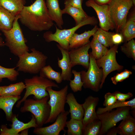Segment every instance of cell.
<instances>
[{"label":"cell","mask_w":135,"mask_h":135,"mask_svg":"<svg viewBox=\"0 0 135 135\" xmlns=\"http://www.w3.org/2000/svg\"><path fill=\"white\" fill-rule=\"evenodd\" d=\"M105 100L103 103V105L107 107L114 104L117 100L113 94L110 92L106 93L104 95Z\"/></svg>","instance_id":"38"},{"label":"cell","mask_w":135,"mask_h":135,"mask_svg":"<svg viewBox=\"0 0 135 135\" xmlns=\"http://www.w3.org/2000/svg\"><path fill=\"white\" fill-rule=\"evenodd\" d=\"M19 18L18 14L16 16L10 29L1 31L5 37V46L8 48L12 53L18 57L29 51L26 44L27 40L18 22Z\"/></svg>","instance_id":"2"},{"label":"cell","mask_w":135,"mask_h":135,"mask_svg":"<svg viewBox=\"0 0 135 135\" xmlns=\"http://www.w3.org/2000/svg\"><path fill=\"white\" fill-rule=\"evenodd\" d=\"M46 4L50 17L58 28L62 29L64 24L63 14L60 7L58 0H46Z\"/></svg>","instance_id":"19"},{"label":"cell","mask_w":135,"mask_h":135,"mask_svg":"<svg viewBox=\"0 0 135 135\" xmlns=\"http://www.w3.org/2000/svg\"><path fill=\"white\" fill-rule=\"evenodd\" d=\"M89 64L88 70L80 72L82 81L84 82L83 87L90 89L95 92L100 89L103 76L102 69L98 66L96 60L91 52L89 54Z\"/></svg>","instance_id":"9"},{"label":"cell","mask_w":135,"mask_h":135,"mask_svg":"<svg viewBox=\"0 0 135 135\" xmlns=\"http://www.w3.org/2000/svg\"><path fill=\"white\" fill-rule=\"evenodd\" d=\"M12 124L10 128L3 125L0 130V135H19V133L31 128L38 127L36 118L32 114V118L29 122L24 123L18 120L16 116H13L12 120Z\"/></svg>","instance_id":"15"},{"label":"cell","mask_w":135,"mask_h":135,"mask_svg":"<svg viewBox=\"0 0 135 135\" xmlns=\"http://www.w3.org/2000/svg\"><path fill=\"white\" fill-rule=\"evenodd\" d=\"M125 106H130L134 109L135 108V98L128 101L121 102L117 100L114 103L104 108H98L96 112L97 114H99L108 111H110L115 108Z\"/></svg>","instance_id":"32"},{"label":"cell","mask_w":135,"mask_h":135,"mask_svg":"<svg viewBox=\"0 0 135 135\" xmlns=\"http://www.w3.org/2000/svg\"><path fill=\"white\" fill-rule=\"evenodd\" d=\"M115 96L117 100L121 102H125L130 98L132 96V94L130 92L126 94L122 93L120 92L116 91L113 93Z\"/></svg>","instance_id":"39"},{"label":"cell","mask_w":135,"mask_h":135,"mask_svg":"<svg viewBox=\"0 0 135 135\" xmlns=\"http://www.w3.org/2000/svg\"><path fill=\"white\" fill-rule=\"evenodd\" d=\"M113 32H109L101 28H98L95 34L93 36L99 42L106 47H111L113 44L112 37Z\"/></svg>","instance_id":"27"},{"label":"cell","mask_w":135,"mask_h":135,"mask_svg":"<svg viewBox=\"0 0 135 135\" xmlns=\"http://www.w3.org/2000/svg\"><path fill=\"white\" fill-rule=\"evenodd\" d=\"M97 4L102 5L108 4L111 0H92Z\"/></svg>","instance_id":"42"},{"label":"cell","mask_w":135,"mask_h":135,"mask_svg":"<svg viewBox=\"0 0 135 135\" xmlns=\"http://www.w3.org/2000/svg\"><path fill=\"white\" fill-rule=\"evenodd\" d=\"M1 34L0 33V47L3 46H5V43L1 37Z\"/></svg>","instance_id":"45"},{"label":"cell","mask_w":135,"mask_h":135,"mask_svg":"<svg viewBox=\"0 0 135 135\" xmlns=\"http://www.w3.org/2000/svg\"><path fill=\"white\" fill-rule=\"evenodd\" d=\"M20 98V96H0V109L4 110L8 120H12L13 116L12 112L13 107Z\"/></svg>","instance_id":"21"},{"label":"cell","mask_w":135,"mask_h":135,"mask_svg":"<svg viewBox=\"0 0 135 135\" xmlns=\"http://www.w3.org/2000/svg\"><path fill=\"white\" fill-rule=\"evenodd\" d=\"M32 52H27L18 57L16 65L18 71L31 74H38L46 66L48 57L42 52L34 48L30 49Z\"/></svg>","instance_id":"6"},{"label":"cell","mask_w":135,"mask_h":135,"mask_svg":"<svg viewBox=\"0 0 135 135\" xmlns=\"http://www.w3.org/2000/svg\"><path fill=\"white\" fill-rule=\"evenodd\" d=\"M66 126L68 129V135H82V130L84 127L82 120L71 118L69 120L66 121Z\"/></svg>","instance_id":"28"},{"label":"cell","mask_w":135,"mask_h":135,"mask_svg":"<svg viewBox=\"0 0 135 135\" xmlns=\"http://www.w3.org/2000/svg\"><path fill=\"white\" fill-rule=\"evenodd\" d=\"M86 5L88 7L92 8L96 12L100 28L107 31L115 29L108 4L100 5L92 0H88L86 2Z\"/></svg>","instance_id":"12"},{"label":"cell","mask_w":135,"mask_h":135,"mask_svg":"<svg viewBox=\"0 0 135 135\" xmlns=\"http://www.w3.org/2000/svg\"><path fill=\"white\" fill-rule=\"evenodd\" d=\"M120 32L123 36V42L134 39L135 37V21L127 20Z\"/></svg>","instance_id":"31"},{"label":"cell","mask_w":135,"mask_h":135,"mask_svg":"<svg viewBox=\"0 0 135 135\" xmlns=\"http://www.w3.org/2000/svg\"><path fill=\"white\" fill-rule=\"evenodd\" d=\"M40 76L60 84L62 80L60 72L54 70L50 65L45 66L40 71Z\"/></svg>","instance_id":"30"},{"label":"cell","mask_w":135,"mask_h":135,"mask_svg":"<svg viewBox=\"0 0 135 135\" xmlns=\"http://www.w3.org/2000/svg\"><path fill=\"white\" fill-rule=\"evenodd\" d=\"M63 14H67L70 15L74 19L76 25L87 18L89 16L84 10L71 6H65L62 10Z\"/></svg>","instance_id":"25"},{"label":"cell","mask_w":135,"mask_h":135,"mask_svg":"<svg viewBox=\"0 0 135 135\" xmlns=\"http://www.w3.org/2000/svg\"><path fill=\"white\" fill-rule=\"evenodd\" d=\"M66 103L70 107L68 112L70 113L71 118L82 120L84 114L82 104H80L77 102L72 93L67 94Z\"/></svg>","instance_id":"20"},{"label":"cell","mask_w":135,"mask_h":135,"mask_svg":"<svg viewBox=\"0 0 135 135\" xmlns=\"http://www.w3.org/2000/svg\"><path fill=\"white\" fill-rule=\"evenodd\" d=\"M122 120L117 127L118 134L121 135H135V119L130 115Z\"/></svg>","instance_id":"22"},{"label":"cell","mask_w":135,"mask_h":135,"mask_svg":"<svg viewBox=\"0 0 135 135\" xmlns=\"http://www.w3.org/2000/svg\"><path fill=\"white\" fill-rule=\"evenodd\" d=\"M133 5H135V0H131Z\"/></svg>","instance_id":"46"},{"label":"cell","mask_w":135,"mask_h":135,"mask_svg":"<svg viewBox=\"0 0 135 135\" xmlns=\"http://www.w3.org/2000/svg\"><path fill=\"white\" fill-rule=\"evenodd\" d=\"M118 45H114L108 50L106 53L99 59L96 60V64L100 68H101L103 76L100 86L101 88L108 75L111 72L115 70H122L123 66L117 62L116 58L118 52Z\"/></svg>","instance_id":"11"},{"label":"cell","mask_w":135,"mask_h":135,"mask_svg":"<svg viewBox=\"0 0 135 135\" xmlns=\"http://www.w3.org/2000/svg\"><path fill=\"white\" fill-rule=\"evenodd\" d=\"M3 86H0V96L1 92Z\"/></svg>","instance_id":"47"},{"label":"cell","mask_w":135,"mask_h":135,"mask_svg":"<svg viewBox=\"0 0 135 135\" xmlns=\"http://www.w3.org/2000/svg\"><path fill=\"white\" fill-rule=\"evenodd\" d=\"M72 72L74 74V78L73 80H70L69 85L71 89L74 92L81 91L84 82L81 80L80 72H77L76 70H72Z\"/></svg>","instance_id":"34"},{"label":"cell","mask_w":135,"mask_h":135,"mask_svg":"<svg viewBox=\"0 0 135 135\" xmlns=\"http://www.w3.org/2000/svg\"><path fill=\"white\" fill-rule=\"evenodd\" d=\"M26 91L22 98L18 101L16 105L18 108L30 95H33L34 98L40 99L49 96L46 90L48 87L59 88L58 86L52 80L40 76H36L24 80Z\"/></svg>","instance_id":"3"},{"label":"cell","mask_w":135,"mask_h":135,"mask_svg":"<svg viewBox=\"0 0 135 135\" xmlns=\"http://www.w3.org/2000/svg\"><path fill=\"white\" fill-rule=\"evenodd\" d=\"M97 23V20L94 17L89 16L80 23L70 29H60L56 26V31L54 33L47 31L44 33L43 37L46 42H56L63 48L69 51V42L76 30L83 26L96 25Z\"/></svg>","instance_id":"5"},{"label":"cell","mask_w":135,"mask_h":135,"mask_svg":"<svg viewBox=\"0 0 135 135\" xmlns=\"http://www.w3.org/2000/svg\"><path fill=\"white\" fill-rule=\"evenodd\" d=\"M69 113L68 111L61 113L53 124L46 127L34 128L33 133L38 135H59L61 131L65 130L64 128Z\"/></svg>","instance_id":"13"},{"label":"cell","mask_w":135,"mask_h":135,"mask_svg":"<svg viewBox=\"0 0 135 135\" xmlns=\"http://www.w3.org/2000/svg\"><path fill=\"white\" fill-rule=\"evenodd\" d=\"M25 88V84L22 82L3 86L0 96H20Z\"/></svg>","instance_id":"26"},{"label":"cell","mask_w":135,"mask_h":135,"mask_svg":"<svg viewBox=\"0 0 135 135\" xmlns=\"http://www.w3.org/2000/svg\"><path fill=\"white\" fill-rule=\"evenodd\" d=\"M120 49L128 57L135 60V41L134 39L125 42Z\"/></svg>","instance_id":"36"},{"label":"cell","mask_w":135,"mask_h":135,"mask_svg":"<svg viewBox=\"0 0 135 135\" xmlns=\"http://www.w3.org/2000/svg\"><path fill=\"white\" fill-rule=\"evenodd\" d=\"M98 98L89 96L82 104L84 110V116L82 122L84 126L88 123L98 119L96 108L98 102Z\"/></svg>","instance_id":"16"},{"label":"cell","mask_w":135,"mask_h":135,"mask_svg":"<svg viewBox=\"0 0 135 135\" xmlns=\"http://www.w3.org/2000/svg\"><path fill=\"white\" fill-rule=\"evenodd\" d=\"M83 0H66L64 4L65 6H71L84 10L82 8Z\"/></svg>","instance_id":"40"},{"label":"cell","mask_w":135,"mask_h":135,"mask_svg":"<svg viewBox=\"0 0 135 135\" xmlns=\"http://www.w3.org/2000/svg\"><path fill=\"white\" fill-rule=\"evenodd\" d=\"M101 126L100 120L97 119L84 127L82 135H99Z\"/></svg>","instance_id":"33"},{"label":"cell","mask_w":135,"mask_h":135,"mask_svg":"<svg viewBox=\"0 0 135 135\" xmlns=\"http://www.w3.org/2000/svg\"><path fill=\"white\" fill-rule=\"evenodd\" d=\"M15 17L0 5V31L10 29L12 27Z\"/></svg>","instance_id":"24"},{"label":"cell","mask_w":135,"mask_h":135,"mask_svg":"<svg viewBox=\"0 0 135 135\" xmlns=\"http://www.w3.org/2000/svg\"><path fill=\"white\" fill-rule=\"evenodd\" d=\"M98 28L97 26L95 25L91 30L86 31L81 34H79L75 32L69 42V50L77 48L90 42V38L95 34Z\"/></svg>","instance_id":"18"},{"label":"cell","mask_w":135,"mask_h":135,"mask_svg":"<svg viewBox=\"0 0 135 135\" xmlns=\"http://www.w3.org/2000/svg\"><path fill=\"white\" fill-rule=\"evenodd\" d=\"M26 3L25 0H0V5L15 16L20 14Z\"/></svg>","instance_id":"23"},{"label":"cell","mask_w":135,"mask_h":135,"mask_svg":"<svg viewBox=\"0 0 135 135\" xmlns=\"http://www.w3.org/2000/svg\"><path fill=\"white\" fill-rule=\"evenodd\" d=\"M110 129H111V130H109L107 132V135H116L118 133L117 127L114 128V127Z\"/></svg>","instance_id":"43"},{"label":"cell","mask_w":135,"mask_h":135,"mask_svg":"<svg viewBox=\"0 0 135 135\" xmlns=\"http://www.w3.org/2000/svg\"><path fill=\"white\" fill-rule=\"evenodd\" d=\"M56 46L62 56V59H60L59 58L58 59V66L62 70V80L70 81L72 76V68L70 64L69 50L63 48L58 44H56Z\"/></svg>","instance_id":"17"},{"label":"cell","mask_w":135,"mask_h":135,"mask_svg":"<svg viewBox=\"0 0 135 135\" xmlns=\"http://www.w3.org/2000/svg\"><path fill=\"white\" fill-rule=\"evenodd\" d=\"M90 47L92 51V54L96 60L99 59L106 53L108 50L107 47L99 42L93 37L90 42Z\"/></svg>","instance_id":"29"},{"label":"cell","mask_w":135,"mask_h":135,"mask_svg":"<svg viewBox=\"0 0 135 135\" xmlns=\"http://www.w3.org/2000/svg\"><path fill=\"white\" fill-rule=\"evenodd\" d=\"M19 15L21 23L33 31L47 30L54 25L44 0H36L30 6H24Z\"/></svg>","instance_id":"1"},{"label":"cell","mask_w":135,"mask_h":135,"mask_svg":"<svg viewBox=\"0 0 135 135\" xmlns=\"http://www.w3.org/2000/svg\"><path fill=\"white\" fill-rule=\"evenodd\" d=\"M128 20L135 21V11L134 9L131 13Z\"/></svg>","instance_id":"44"},{"label":"cell","mask_w":135,"mask_h":135,"mask_svg":"<svg viewBox=\"0 0 135 135\" xmlns=\"http://www.w3.org/2000/svg\"><path fill=\"white\" fill-rule=\"evenodd\" d=\"M15 68H7L0 65V82L4 78H7L11 81L16 80L19 73L15 70Z\"/></svg>","instance_id":"35"},{"label":"cell","mask_w":135,"mask_h":135,"mask_svg":"<svg viewBox=\"0 0 135 135\" xmlns=\"http://www.w3.org/2000/svg\"><path fill=\"white\" fill-rule=\"evenodd\" d=\"M49 98V95L40 99H26L20 111L22 112H31L36 118L38 127H42L45 124L50 115V107L48 102Z\"/></svg>","instance_id":"4"},{"label":"cell","mask_w":135,"mask_h":135,"mask_svg":"<svg viewBox=\"0 0 135 135\" xmlns=\"http://www.w3.org/2000/svg\"><path fill=\"white\" fill-rule=\"evenodd\" d=\"M131 108L125 106L117 108L112 112L108 111L98 114V118L101 121V126L99 135L104 134L116 124L130 115Z\"/></svg>","instance_id":"10"},{"label":"cell","mask_w":135,"mask_h":135,"mask_svg":"<svg viewBox=\"0 0 135 135\" xmlns=\"http://www.w3.org/2000/svg\"><path fill=\"white\" fill-rule=\"evenodd\" d=\"M132 74L131 71L125 69L123 72L119 73H117L116 75L112 77L111 80L114 84L116 85L118 82H122L128 78Z\"/></svg>","instance_id":"37"},{"label":"cell","mask_w":135,"mask_h":135,"mask_svg":"<svg viewBox=\"0 0 135 135\" xmlns=\"http://www.w3.org/2000/svg\"><path fill=\"white\" fill-rule=\"evenodd\" d=\"M116 32H120L126 23L129 12L133 5L131 0H111L108 4Z\"/></svg>","instance_id":"7"},{"label":"cell","mask_w":135,"mask_h":135,"mask_svg":"<svg viewBox=\"0 0 135 135\" xmlns=\"http://www.w3.org/2000/svg\"><path fill=\"white\" fill-rule=\"evenodd\" d=\"M112 42L114 45H117L123 42V38L120 33H113L112 37Z\"/></svg>","instance_id":"41"},{"label":"cell","mask_w":135,"mask_h":135,"mask_svg":"<svg viewBox=\"0 0 135 135\" xmlns=\"http://www.w3.org/2000/svg\"><path fill=\"white\" fill-rule=\"evenodd\" d=\"M90 42L81 46L69 51L70 64L72 68L76 65H81L88 69L90 57L88 51Z\"/></svg>","instance_id":"14"},{"label":"cell","mask_w":135,"mask_h":135,"mask_svg":"<svg viewBox=\"0 0 135 135\" xmlns=\"http://www.w3.org/2000/svg\"><path fill=\"white\" fill-rule=\"evenodd\" d=\"M68 88L67 85L58 91L53 90L51 87L46 88V90L50 97L48 102L50 107V110L49 117L45 124L54 122L61 113L66 111L64 106Z\"/></svg>","instance_id":"8"}]
</instances>
